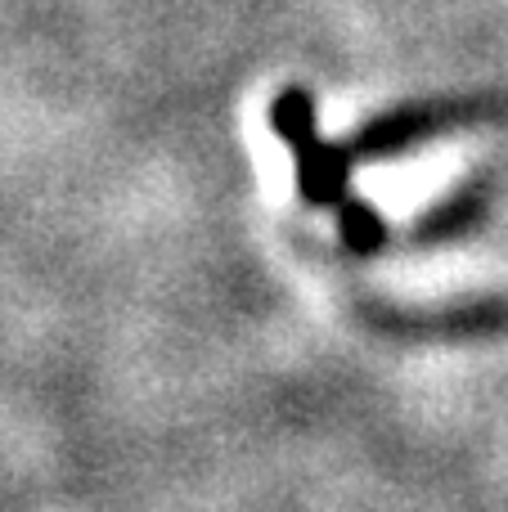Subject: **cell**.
<instances>
[{
    "instance_id": "obj_1",
    "label": "cell",
    "mask_w": 508,
    "mask_h": 512,
    "mask_svg": "<svg viewBox=\"0 0 508 512\" xmlns=\"http://www.w3.org/2000/svg\"><path fill=\"white\" fill-rule=\"evenodd\" d=\"M270 126L275 135L293 149L297 162V194L302 203L324 207V203H347L342 189H347V158H342L333 144L320 140V126H315V99L302 86H288L275 95L270 104Z\"/></svg>"
},
{
    "instance_id": "obj_2",
    "label": "cell",
    "mask_w": 508,
    "mask_h": 512,
    "mask_svg": "<svg viewBox=\"0 0 508 512\" xmlns=\"http://www.w3.org/2000/svg\"><path fill=\"white\" fill-rule=\"evenodd\" d=\"M387 239V225L378 221V212L369 203H360V198H351V203H342V243H347L356 256H374L383 248Z\"/></svg>"
}]
</instances>
